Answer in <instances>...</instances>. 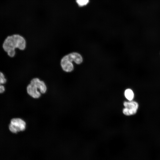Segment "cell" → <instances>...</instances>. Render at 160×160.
<instances>
[{"instance_id": "6da1fadb", "label": "cell", "mask_w": 160, "mask_h": 160, "mask_svg": "<svg viewBox=\"0 0 160 160\" xmlns=\"http://www.w3.org/2000/svg\"><path fill=\"white\" fill-rule=\"evenodd\" d=\"M26 47V41L25 38L18 34H15L8 36L4 40L2 47L8 55L14 57L15 55V49L18 48L23 50Z\"/></svg>"}, {"instance_id": "7a4b0ae2", "label": "cell", "mask_w": 160, "mask_h": 160, "mask_svg": "<svg viewBox=\"0 0 160 160\" xmlns=\"http://www.w3.org/2000/svg\"><path fill=\"white\" fill-rule=\"evenodd\" d=\"M47 87L44 81L37 78L32 79L26 87L28 94L34 99H38L41 96V94L46 93Z\"/></svg>"}, {"instance_id": "3957f363", "label": "cell", "mask_w": 160, "mask_h": 160, "mask_svg": "<svg viewBox=\"0 0 160 160\" xmlns=\"http://www.w3.org/2000/svg\"><path fill=\"white\" fill-rule=\"evenodd\" d=\"M83 61L81 55L79 53L73 52L64 56L61 59L60 64L63 70L66 72H70L74 69L72 62L77 64L81 63Z\"/></svg>"}, {"instance_id": "277c9868", "label": "cell", "mask_w": 160, "mask_h": 160, "mask_svg": "<svg viewBox=\"0 0 160 160\" xmlns=\"http://www.w3.org/2000/svg\"><path fill=\"white\" fill-rule=\"evenodd\" d=\"M25 122L20 118L12 119L9 126L10 131L14 133L24 131L26 127Z\"/></svg>"}, {"instance_id": "5b68a950", "label": "cell", "mask_w": 160, "mask_h": 160, "mask_svg": "<svg viewBox=\"0 0 160 160\" xmlns=\"http://www.w3.org/2000/svg\"><path fill=\"white\" fill-rule=\"evenodd\" d=\"M124 105L125 108L123 110V113L127 116H130L135 114L138 108V103L134 101H130L125 102Z\"/></svg>"}, {"instance_id": "8992f818", "label": "cell", "mask_w": 160, "mask_h": 160, "mask_svg": "<svg viewBox=\"0 0 160 160\" xmlns=\"http://www.w3.org/2000/svg\"><path fill=\"white\" fill-rule=\"evenodd\" d=\"M6 81L7 79L4 75L0 71V93H3L4 92L5 88L3 84H5Z\"/></svg>"}, {"instance_id": "52a82bcc", "label": "cell", "mask_w": 160, "mask_h": 160, "mask_svg": "<svg viewBox=\"0 0 160 160\" xmlns=\"http://www.w3.org/2000/svg\"><path fill=\"white\" fill-rule=\"evenodd\" d=\"M124 95L126 98L129 101H132L134 98V93L131 89H129L125 90Z\"/></svg>"}, {"instance_id": "ba28073f", "label": "cell", "mask_w": 160, "mask_h": 160, "mask_svg": "<svg viewBox=\"0 0 160 160\" xmlns=\"http://www.w3.org/2000/svg\"><path fill=\"white\" fill-rule=\"evenodd\" d=\"M77 5L80 7L86 5L89 3V0H76Z\"/></svg>"}]
</instances>
